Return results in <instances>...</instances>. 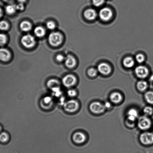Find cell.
Instances as JSON below:
<instances>
[{
    "mask_svg": "<svg viewBox=\"0 0 153 153\" xmlns=\"http://www.w3.org/2000/svg\"><path fill=\"white\" fill-rule=\"evenodd\" d=\"M48 41L51 45L55 47L58 46L62 42V35L59 32L51 33L49 36Z\"/></svg>",
    "mask_w": 153,
    "mask_h": 153,
    "instance_id": "1",
    "label": "cell"
},
{
    "mask_svg": "<svg viewBox=\"0 0 153 153\" xmlns=\"http://www.w3.org/2000/svg\"><path fill=\"white\" fill-rule=\"evenodd\" d=\"M113 13L110 8L105 7L101 9L99 13V16L101 20L107 22L112 18Z\"/></svg>",
    "mask_w": 153,
    "mask_h": 153,
    "instance_id": "2",
    "label": "cell"
},
{
    "mask_svg": "<svg viewBox=\"0 0 153 153\" xmlns=\"http://www.w3.org/2000/svg\"><path fill=\"white\" fill-rule=\"evenodd\" d=\"M23 45L27 48H31L35 45L36 41L35 38L30 35L24 36L21 39Z\"/></svg>",
    "mask_w": 153,
    "mask_h": 153,
    "instance_id": "3",
    "label": "cell"
},
{
    "mask_svg": "<svg viewBox=\"0 0 153 153\" xmlns=\"http://www.w3.org/2000/svg\"><path fill=\"white\" fill-rule=\"evenodd\" d=\"M78 106V102L74 100H72L66 102L64 106V108L65 110L67 112H74L77 110Z\"/></svg>",
    "mask_w": 153,
    "mask_h": 153,
    "instance_id": "4",
    "label": "cell"
},
{
    "mask_svg": "<svg viewBox=\"0 0 153 153\" xmlns=\"http://www.w3.org/2000/svg\"><path fill=\"white\" fill-rule=\"evenodd\" d=\"M140 142L145 145H149L153 143V133L146 132L140 136Z\"/></svg>",
    "mask_w": 153,
    "mask_h": 153,
    "instance_id": "5",
    "label": "cell"
},
{
    "mask_svg": "<svg viewBox=\"0 0 153 153\" xmlns=\"http://www.w3.org/2000/svg\"><path fill=\"white\" fill-rule=\"evenodd\" d=\"M138 127L141 130H147L151 127V120L146 117H141L139 118L138 121Z\"/></svg>",
    "mask_w": 153,
    "mask_h": 153,
    "instance_id": "6",
    "label": "cell"
},
{
    "mask_svg": "<svg viewBox=\"0 0 153 153\" xmlns=\"http://www.w3.org/2000/svg\"><path fill=\"white\" fill-rule=\"evenodd\" d=\"M105 106L99 102H94L90 105V109L94 113L99 114L104 112Z\"/></svg>",
    "mask_w": 153,
    "mask_h": 153,
    "instance_id": "7",
    "label": "cell"
},
{
    "mask_svg": "<svg viewBox=\"0 0 153 153\" xmlns=\"http://www.w3.org/2000/svg\"><path fill=\"white\" fill-rule=\"evenodd\" d=\"M76 79L73 75H68L65 76L62 79L64 85L66 87H70L74 86L76 82Z\"/></svg>",
    "mask_w": 153,
    "mask_h": 153,
    "instance_id": "8",
    "label": "cell"
},
{
    "mask_svg": "<svg viewBox=\"0 0 153 153\" xmlns=\"http://www.w3.org/2000/svg\"><path fill=\"white\" fill-rule=\"evenodd\" d=\"M135 72L137 76L141 78H144L146 77L149 73L148 68L143 66L137 67L135 69Z\"/></svg>",
    "mask_w": 153,
    "mask_h": 153,
    "instance_id": "9",
    "label": "cell"
},
{
    "mask_svg": "<svg viewBox=\"0 0 153 153\" xmlns=\"http://www.w3.org/2000/svg\"><path fill=\"white\" fill-rule=\"evenodd\" d=\"M97 71L103 75H108L110 73L111 71V66L106 63L99 64L97 67Z\"/></svg>",
    "mask_w": 153,
    "mask_h": 153,
    "instance_id": "10",
    "label": "cell"
},
{
    "mask_svg": "<svg viewBox=\"0 0 153 153\" xmlns=\"http://www.w3.org/2000/svg\"><path fill=\"white\" fill-rule=\"evenodd\" d=\"M84 16L87 20L92 21L96 19L97 16V13L96 10L93 9H88L85 11Z\"/></svg>",
    "mask_w": 153,
    "mask_h": 153,
    "instance_id": "11",
    "label": "cell"
},
{
    "mask_svg": "<svg viewBox=\"0 0 153 153\" xmlns=\"http://www.w3.org/2000/svg\"><path fill=\"white\" fill-rule=\"evenodd\" d=\"M74 142L77 144H81L85 142L86 139L85 136L81 132H78L75 133L73 136Z\"/></svg>",
    "mask_w": 153,
    "mask_h": 153,
    "instance_id": "12",
    "label": "cell"
},
{
    "mask_svg": "<svg viewBox=\"0 0 153 153\" xmlns=\"http://www.w3.org/2000/svg\"><path fill=\"white\" fill-rule=\"evenodd\" d=\"M11 57L10 52L6 49L0 48V60L3 62H7Z\"/></svg>",
    "mask_w": 153,
    "mask_h": 153,
    "instance_id": "13",
    "label": "cell"
},
{
    "mask_svg": "<svg viewBox=\"0 0 153 153\" xmlns=\"http://www.w3.org/2000/svg\"><path fill=\"white\" fill-rule=\"evenodd\" d=\"M65 62L66 66L70 68L74 67L76 64L75 59L70 55L67 56L65 58Z\"/></svg>",
    "mask_w": 153,
    "mask_h": 153,
    "instance_id": "14",
    "label": "cell"
},
{
    "mask_svg": "<svg viewBox=\"0 0 153 153\" xmlns=\"http://www.w3.org/2000/svg\"><path fill=\"white\" fill-rule=\"evenodd\" d=\"M123 65L125 67L128 68L133 67L134 65V61L133 58L130 57L125 58L123 60Z\"/></svg>",
    "mask_w": 153,
    "mask_h": 153,
    "instance_id": "15",
    "label": "cell"
},
{
    "mask_svg": "<svg viewBox=\"0 0 153 153\" xmlns=\"http://www.w3.org/2000/svg\"><path fill=\"white\" fill-rule=\"evenodd\" d=\"M110 99L113 103H117L121 102L122 99V97L119 93L115 92L111 95Z\"/></svg>",
    "mask_w": 153,
    "mask_h": 153,
    "instance_id": "16",
    "label": "cell"
},
{
    "mask_svg": "<svg viewBox=\"0 0 153 153\" xmlns=\"http://www.w3.org/2000/svg\"><path fill=\"white\" fill-rule=\"evenodd\" d=\"M128 118L131 121H134L138 116L137 111L134 109H131L128 112Z\"/></svg>",
    "mask_w": 153,
    "mask_h": 153,
    "instance_id": "17",
    "label": "cell"
},
{
    "mask_svg": "<svg viewBox=\"0 0 153 153\" xmlns=\"http://www.w3.org/2000/svg\"><path fill=\"white\" fill-rule=\"evenodd\" d=\"M20 27L22 30L24 32H28L32 28V25L29 22L25 21L20 24Z\"/></svg>",
    "mask_w": 153,
    "mask_h": 153,
    "instance_id": "18",
    "label": "cell"
},
{
    "mask_svg": "<svg viewBox=\"0 0 153 153\" xmlns=\"http://www.w3.org/2000/svg\"><path fill=\"white\" fill-rule=\"evenodd\" d=\"M34 33L36 36L41 38L45 35V30L41 27H37L34 30Z\"/></svg>",
    "mask_w": 153,
    "mask_h": 153,
    "instance_id": "19",
    "label": "cell"
},
{
    "mask_svg": "<svg viewBox=\"0 0 153 153\" xmlns=\"http://www.w3.org/2000/svg\"><path fill=\"white\" fill-rule=\"evenodd\" d=\"M17 10L16 5H10L7 6L6 7L5 11L7 14H12L15 13Z\"/></svg>",
    "mask_w": 153,
    "mask_h": 153,
    "instance_id": "20",
    "label": "cell"
},
{
    "mask_svg": "<svg viewBox=\"0 0 153 153\" xmlns=\"http://www.w3.org/2000/svg\"><path fill=\"white\" fill-rule=\"evenodd\" d=\"M146 100L148 103L153 104V92L148 91L145 94Z\"/></svg>",
    "mask_w": 153,
    "mask_h": 153,
    "instance_id": "21",
    "label": "cell"
},
{
    "mask_svg": "<svg viewBox=\"0 0 153 153\" xmlns=\"http://www.w3.org/2000/svg\"><path fill=\"white\" fill-rule=\"evenodd\" d=\"M147 83L145 81H140L137 83V87L138 90L141 91H143L146 89L147 88Z\"/></svg>",
    "mask_w": 153,
    "mask_h": 153,
    "instance_id": "22",
    "label": "cell"
},
{
    "mask_svg": "<svg viewBox=\"0 0 153 153\" xmlns=\"http://www.w3.org/2000/svg\"><path fill=\"white\" fill-rule=\"evenodd\" d=\"M9 140V136L6 132H2L0 134V141L1 142L5 143L8 141Z\"/></svg>",
    "mask_w": 153,
    "mask_h": 153,
    "instance_id": "23",
    "label": "cell"
},
{
    "mask_svg": "<svg viewBox=\"0 0 153 153\" xmlns=\"http://www.w3.org/2000/svg\"><path fill=\"white\" fill-rule=\"evenodd\" d=\"M9 25L7 22L5 21H0V30H6L8 29Z\"/></svg>",
    "mask_w": 153,
    "mask_h": 153,
    "instance_id": "24",
    "label": "cell"
},
{
    "mask_svg": "<svg viewBox=\"0 0 153 153\" xmlns=\"http://www.w3.org/2000/svg\"><path fill=\"white\" fill-rule=\"evenodd\" d=\"M135 59L138 63H141L145 61V57L143 54H138L136 55Z\"/></svg>",
    "mask_w": 153,
    "mask_h": 153,
    "instance_id": "25",
    "label": "cell"
},
{
    "mask_svg": "<svg viewBox=\"0 0 153 153\" xmlns=\"http://www.w3.org/2000/svg\"><path fill=\"white\" fill-rule=\"evenodd\" d=\"M7 38L5 34H0V46H3L6 43Z\"/></svg>",
    "mask_w": 153,
    "mask_h": 153,
    "instance_id": "26",
    "label": "cell"
},
{
    "mask_svg": "<svg viewBox=\"0 0 153 153\" xmlns=\"http://www.w3.org/2000/svg\"><path fill=\"white\" fill-rule=\"evenodd\" d=\"M143 112L146 115H151L153 114V109L151 107L147 106L144 108Z\"/></svg>",
    "mask_w": 153,
    "mask_h": 153,
    "instance_id": "27",
    "label": "cell"
},
{
    "mask_svg": "<svg viewBox=\"0 0 153 153\" xmlns=\"http://www.w3.org/2000/svg\"><path fill=\"white\" fill-rule=\"evenodd\" d=\"M97 71L94 68H91L88 71V74L91 77H94L97 75Z\"/></svg>",
    "mask_w": 153,
    "mask_h": 153,
    "instance_id": "28",
    "label": "cell"
},
{
    "mask_svg": "<svg viewBox=\"0 0 153 153\" xmlns=\"http://www.w3.org/2000/svg\"><path fill=\"white\" fill-rule=\"evenodd\" d=\"M93 4L95 7H99L105 2V0H93Z\"/></svg>",
    "mask_w": 153,
    "mask_h": 153,
    "instance_id": "29",
    "label": "cell"
},
{
    "mask_svg": "<svg viewBox=\"0 0 153 153\" xmlns=\"http://www.w3.org/2000/svg\"><path fill=\"white\" fill-rule=\"evenodd\" d=\"M47 27L49 29L53 30L56 27V25L54 22L52 21H50L47 22Z\"/></svg>",
    "mask_w": 153,
    "mask_h": 153,
    "instance_id": "30",
    "label": "cell"
},
{
    "mask_svg": "<svg viewBox=\"0 0 153 153\" xmlns=\"http://www.w3.org/2000/svg\"><path fill=\"white\" fill-rule=\"evenodd\" d=\"M68 95L70 97H74L76 95V92L75 90H70L68 91Z\"/></svg>",
    "mask_w": 153,
    "mask_h": 153,
    "instance_id": "31",
    "label": "cell"
},
{
    "mask_svg": "<svg viewBox=\"0 0 153 153\" xmlns=\"http://www.w3.org/2000/svg\"><path fill=\"white\" fill-rule=\"evenodd\" d=\"M56 59L59 62H62L65 60V58L63 55L59 54L56 57Z\"/></svg>",
    "mask_w": 153,
    "mask_h": 153,
    "instance_id": "32",
    "label": "cell"
},
{
    "mask_svg": "<svg viewBox=\"0 0 153 153\" xmlns=\"http://www.w3.org/2000/svg\"><path fill=\"white\" fill-rule=\"evenodd\" d=\"M17 10H22L24 9V6L23 4L19 3L18 5H16Z\"/></svg>",
    "mask_w": 153,
    "mask_h": 153,
    "instance_id": "33",
    "label": "cell"
},
{
    "mask_svg": "<svg viewBox=\"0 0 153 153\" xmlns=\"http://www.w3.org/2000/svg\"><path fill=\"white\" fill-rule=\"evenodd\" d=\"M111 106V104L109 102H107L105 104V108H110Z\"/></svg>",
    "mask_w": 153,
    "mask_h": 153,
    "instance_id": "34",
    "label": "cell"
},
{
    "mask_svg": "<svg viewBox=\"0 0 153 153\" xmlns=\"http://www.w3.org/2000/svg\"><path fill=\"white\" fill-rule=\"evenodd\" d=\"M17 1H18L19 3L23 4L25 2H26V0H17Z\"/></svg>",
    "mask_w": 153,
    "mask_h": 153,
    "instance_id": "35",
    "label": "cell"
},
{
    "mask_svg": "<svg viewBox=\"0 0 153 153\" xmlns=\"http://www.w3.org/2000/svg\"><path fill=\"white\" fill-rule=\"evenodd\" d=\"M2 11L1 9L0 8V18L2 17Z\"/></svg>",
    "mask_w": 153,
    "mask_h": 153,
    "instance_id": "36",
    "label": "cell"
},
{
    "mask_svg": "<svg viewBox=\"0 0 153 153\" xmlns=\"http://www.w3.org/2000/svg\"><path fill=\"white\" fill-rule=\"evenodd\" d=\"M150 79H151V81H153V75L150 78Z\"/></svg>",
    "mask_w": 153,
    "mask_h": 153,
    "instance_id": "37",
    "label": "cell"
},
{
    "mask_svg": "<svg viewBox=\"0 0 153 153\" xmlns=\"http://www.w3.org/2000/svg\"><path fill=\"white\" fill-rule=\"evenodd\" d=\"M3 1H10V0H3Z\"/></svg>",
    "mask_w": 153,
    "mask_h": 153,
    "instance_id": "38",
    "label": "cell"
},
{
    "mask_svg": "<svg viewBox=\"0 0 153 153\" xmlns=\"http://www.w3.org/2000/svg\"><path fill=\"white\" fill-rule=\"evenodd\" d=\"M1 127H0V131H1Z\"/></svg>",
    "mask_w": 153,
    "mask_h": 153,
    "instance_id": "39",
    "label": "cell"
}]
</instances>
